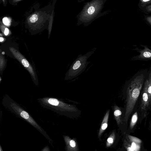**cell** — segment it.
I'll list each match as a JSON object with an SVG mask.
<instances>
[{"instance_id": "6da1fadb", "label": "cell", "mask_w": 151, "mask_h": 151, "mask_svg": "<svg viewBox=\"0 0 151 151\" xmlns=\"http://www.w3.org/2000/svg\"><path fill=\"white\" fill-rule=\"evenodd\" d=\"M147 70L139 71L127 82V103L124 117L126 123L133 111L138 99L145 79L147 78Z\"/></svg>"}, {"instance_id": "7a4b0ae2", "label": "cell", "mask_w": 151, "mask_h": 151, "mask_svg": "<svg viewBox=\"0 0 151 151\" xmlns=\"http://www.w3.org/2000/svg\"><path fill=\"white\" fill-rule=\"evenodd\" d=\"M96 48H94L84 55H79L73 62L66 74L65 80L72 79L84 71L89 63L88 59L94 53Z\"/></svg>"}, {"instance_id": "3957f363", "label": "cell", "mask_w": 151, "mask_h": 151, "mask_svg": "<svg viewBox=\"0 0 151 151\" xmlns=\"http://www.w3.org/2000/svg\"><path fill=\"white\" fill-rule=\"evenodd\" d=\"M103 3L101 0H93L87 3L79 16L80 20L85 22L90 21L99 12Z\"/></svg>"}, {"instance_id": "277c9868", "label": "cell", "mask_w": 151, "mask_h": 151, "mask_svg": "<svg viewBox=\"0 0 151 151\" xmlns=\"http://www.w3.org/2000/svg\"><path fill=\"white\" fill-rule=\"evenodd\" d=\"M9 50L13 56L28 70L33 79H36L35 74L31 65L25 58L16 49L13 47H10Z\"/></svg>"}, {"instance_id": "5b68a950", "label": "cell", "mask_w": 151, "mask_h": 151, "mask_svg": "<svg viewBox=\"0 0 151 151\" xmlns=\"http://www.w3.org/2000/svg\"><path fill=\"white\" fill-rule=\"evenodd\" d=\"M148 81L147 78L146 79L142 91L141 99L140 108L141 111L144 113V116H146V113L149 107V97L147 92Z\"/></svg>"}, {"instance_id": "8992f818", "label": "cell", "mask_w": 151, "mask_h": 151, "mask_svg": "<svg viewBox=\"0 0 151 151\" xmlns=\"http://www.w3.org/2000/svg\"><path fill=\"white\" fill-rule=\"evenodd\" d=\"M43 101L45 103L65 110L70 111H75L77 110L76 108L74 106L65 104L56 99L45 98L43 99Z\"/></svg>"}, {"instance_id": "52a82bcc", "label": "cell", "mask_w": 151, "mask_h": 151, "mask_svg": "<svg viewBox=\"0 0 151 151\" xmlns=\"http://www.w3.org/2000/svg\"><path fill=\"white\" fill-rule=\"evenodd\" d=\"M11 106L12 108L16 111L17 113H18L22 118L40 131H42L40 127L38 125L27 112L23 110L19 106L14 103H12Z\"/></svg>"}, {"instance_id": "ba28073f", "label": "cell", "mask_w": 151, "mask_h": 151, "mask_svg": "<svg viewBox=\"0 0 151 151\" xmlns=\"http://www.w3.org/2000/svg\"><path fill=\"white\" fill-rule=\"evenodd\" d=\"M143 49L137 50L140 53L139 55L134 56L131 58L132 60H151V50L146 45H142Z\"/></svg>"}, {"instance_id": "9c48e42d", "label": "cell", "mask_w": 151, "mask_h": 151, "mask_svg": "<svg viewBox=\"0 0 151 151\" xmlns=\"http://www.w3.org/2000/svg\"><path fill=\"white\" fill-rule=\"evenodd\" d=\"M64 138L68 150L76 151L78 150L76 143L74 140L67 136H65Z\"/></svg>"}, {"instance_id": "30bf717a", "label": "cell", "mask_w": 151, "mask_h": 151, "mask_svg": "<svg viewBox=\"0 0 151 151\" xmlns=\"http://www.w3.org/2000/svg\"><path fill=\"white\" fill-rule=\"evenodd\" d=\"M109 112L110 110H108L104 117L98 133L99 137L101 136L102 133L107 127Z\"/></svg>"}, {"instance_id": "8fae6325", "label": "cell", "mask_w": 151, "mask_h": 151, "mask_svg": "<svg viewBox=\"0 0 151 151\" xmlns=\"http://www.w3.org/2000/svg\"><path fill=\"white\" fill-rule=\"evenodd\" d=\"M114 114L117 124L119 125L122 122V112L120 109L117 106H115Z\"/></svg>"}, {"instance_id": "7c38bea8", "label": "cell", "mask_w": 151, "mask_h": 151, "mask_svg": "<svg viewBox=\"0 0 151 151\" xmlns=\"http://www.w3.org/2000/svg\"><path fill=\"white\" fill-rule=\"evenodd\" d=\"M148 81L147 92L149 97V109H151V68L150 69L147 78Z\"/></svg>"}, {"instance_id": "4fadbf2b", "label": "cell", "mask_w": 151, "mask_h": 151, "mask_svg": "<svg viewBox=\"0 0 151 151\" xmlns=\"http://www.w3.org/2000/svg\"><path fill=\"white\" fill-rule=\"evenodd\" d=\"M138 113L137 111L135 112L132 115L131 120L129 127L131 129H132L136 124L138 120Z\"/></svg>"}, {"instance_id": "5bb4252c", "label": "cell", "mask_w": 151, "mask_h": 151, "mask_svg": "<svg viewBox=\"0 0 151 151\" xmlns=\"http://www.w3.org/2000/svg\"><path fill=\"white\" fill-rule=\"evenodd\" d=\"M115 138V133L113 132L107 139L106 146L107 147H110L114 143Z\"/></svg>"}, {"instance_id": "9a60e30c", "label": "cell", "mask_w": 151, "mask_h": 151, "mask_svg": "<svg viewBox=\"0 0 151 151\" xmlns=\"http://www.w3.org/2000/svg\"><path fill=\"white\" fill-rule=\"evenodd\" d=\"M128 137L130 141L134 142L139 144L142 143V141L137 137L130 135H128Z\"/></svg>"}, {"instance_id": "2e32d148", "label": "cell", "mask_w": 151, "mask_h": 151, "mask_svg": "<svg viewBox=\"0 0 151 151\" xmlns=\"http://www.w3.org/2000/svg\"><path fill=\"white\" fill-rule=\"evenodd\" d=\"M124 145L127 151H134L131 144L126 139L124 141Z\"/></svg>"}, {"instance_id": "e0dca14e", "label": "cell", "mask_w": 151, "mask_h": 151, "mask_svg": "<svg viewBox=\"0 0 151 151\" xmlns=\"http://www.w3.org/2000/svg\"><path fill=\"white\" fill-rule=\"evenodd\" d=\"M5 64V60L4 58L3 55L1 54L0 55V70L1 71V70L4 68Z\"/></svg>"}, {"instance_id": "ac0fdd59", "label": "cell", "mask_w": 151, "mask_h": 151, "mask_svg": "<svg viewBox=\"0 0 151 151\" xmlns=\"http://www.w3.org/2000/svg\"><path fill=\"white\" fill-rule=\"evenodd\" d=\"M38 19V17L37 15L35 14L32 15L30 17L29 20L31 22L34 23Z\"/></svg>"}, {"instance_id": "d6986e66", "label": "cell", "mask_w": 151, "mask_h": 151, "mask_svg": "<svg viewBox=\"0 0 151 151\" xmlns=\"http://www.w3.org/2000/svg\"><path fill=\"white\" fill-rule=\"evenodd\" d=\"M3 22L6 25H8L9 24V21L7 17H4L3 19Z\"/></svg>"}, {"instance_id": "ffe728a7", "label": "cell", "mask_w": 151, "mask_h": 151, "mask_svg": "<svg viewBox=\"0 0 151 151\" xmlns=\"http://www.w3.org/2000/svg\"><path fill=\"white\" fill-rule=\"evenodd\" d=\"M9 32V30L7 28H6L4 31V34L5 35H8Z\"/></svg>"}, {"instance_id": "44dd1931", "label": "cell", "mask_w": 151, "mask_h": 151, "mask_svg": "<svg viewBox=\"0 0 151 151\" xmlns=\"http://www.w3.org/2000/svg\"><path fill=\"white\" fill-rule=\"evenodd\" d=\"M4 40V38L1 37H0V42H2Z\"/></svg>"}, {"instance_id": "7402d4cb", "label": "cell", "mask_w": 151, "mask_h": 151, "mask_svg": "<svg viewBox=\"0 0 151 151\" xmlns=\"http://www.w3.org/2000/svg\"><path fill=\"white\" fill-rule=\"evenodd\" d=\"M149 0H143V1H145V2L147 1H149Z\"/></svg>"}]
</instances>
